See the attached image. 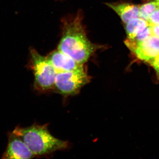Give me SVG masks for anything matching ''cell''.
Masks as SVG:
<instances>
[{
    "instance_id": "2",
    "label": "cell",
    "mask_w": 159,
    "mask_h": 159,
    "mask_svg": "<svg viewBox=\"0 0 159 159\" xmlns=\"http://www.w3.org/2000/svg\"><path fill=\"white\" fill-rule=\"evenodd\" d=\"M12 133L24 141L34 156L48 154L67 147V142L52 136L46 125L34 124L26 128L18 126Z\"/></svg>"
},
{
    "instance_id": "10",
    "label": "cell",
    "mask_w": 159,
    "mask_h": 159,
    "mask_svg": "<svg viewBox=\"0 0 159 159\" xmlns=\"http://www.w3.org/2000/svg\"><path fill=\"white\" fill-rule=\"evenodd\" d=\"M159 7V4L156 1H150L139 7V17L148 21L151 15Z\"/></svg>"
},
{
    "instance_id": "7",
    "label": "cell",
    "mask_w": 159,
    "mask_h": 159,
    "mask_svg": "<svg viewBox=\"0 0 159 159\" xmlns=\"http://www.w3.org/2000/svg\"><path fill=\"white\" fill-rule=\"evenodd\" d=\"M47 57L57 73L84 70L83 65L78 63L72 57L58 50L53 51Z\"/></svg>"
},
{
    "instance_id": "14",
    "label": "cell",
    "mask_w": 159,
    "mask_h": 159,
    "mask_svg": "<svg viewBox=\"0 0 159 159\" xmlns=\"http://www.w3.org/2000/svg\"><path fill=\"white\" fill-rule=\"evenodd\" d=\"M153 1H156V2H157L158 3V4H159V0H153Z\"/></svg>"
},
{
    "instance_id": "6",
    "label": "cell",
    "mask_w": 159,
    "mask_h": 159,
    "mask_svg": "<svg viewBox=\"0 0 159 159\" xmlns=\"http://www.w3.org/2000/svg\"><path fill=\"white\" fill-rule=\"evenodd\" d=\"M133 53L138 59L148 63L159 55V38L151 35L139 43Z\"/></svg>"
},
{
    "instance_id": "1",
    "label": "cell",
    "mask_w": 159,
    "mask_h": 159,
    "mask_svg": "<svg viewBox=\"0 0 159 159\" xmlns=\"http://www.w3.org/2000/svg\"><path fill=\"white\" fill-rule=\"evenodd\" d=\"M96 47L87 37L79 15L66 22L58 47L59 51L83 65L94 53Z\"/></svg>"
},
{
    "instance_id": "4",
    "label": "cell",
    "mask_w": 159,
    "mask_h": 159,
    "mask_svg": "<svg viewBox=\"0 0 159 159\" xmlns=\"http://www.w3.org/2000/svg\"><path fill=\"white\" fill-rule=\"evenodd\" d=\"M90 78L84 70L57 72L54 87L64 95H74L88 83Z\"/></svg>"
},
{
    "instance_id": "13",
    "label": "cell",
    "mask_w": 159,
    "mask_h": 159,
    "mask_svg": "<svg viewBox=\"0 0 159 159\" xmlns=\"http://www.w3.org/2000/svg\"><path fill=\"white\" fill-rule=\"evenodd\" d=\"M151 30L152 35L159 38V25L151 26Z\"/></svg>"
},
{
    "instance_id": "12",
    "label": "cell",
    "mask_w": 159,
    "mask_h": 159,
    "mask_svg": "<svg viewBox=\"0 0 159 159\" xmlns=\"http://www.w3.org/2000/svg\"><path fill=\"white\" fill-rule=\"evenodd\" d=\"M155 70L157 79L159 80V55L148 63Z\"/></svg>"
},
{
    "instance_id": "8",
    "label": "cell",
    "mask_w": 159,
    "mask_h": 159,
    "mask_svg": "<svg viewBox=\"0 0 159 159\" xmlns=\"http://www.w3.org/2000/svg\"><path fill=\"white\" fill-rule=\"evenodd\" d=\"M125 24L134 19L139 18V6L128 3H107Z\"/></svg>"
},
{
    "instance_id": "5",
    "label": "cell",
    "mask_w": 159,
    "mask_h": 159,
    "mask_svg": "<svg viewBox=\"0 0 159 159\" xmlns=\"http://www.w3.org/2000/svg\"><path fill=\"white\" fill-rule=\"evenodd\" d=\"M35 156L19 137L11 133L9 135L8 144L2 155L3 159H31Z\"/></svg>"
},
{
    "instance_id": "11",
    "label": "cell",
    "mask_w": 159,
    "mask_h": 159,
    "mask_svg": "<svg viewBox=\"0 0 159 159\" xmlns=\"http://www.w3.org/2000/svg\"><path fill=\"white\" fill-rule=\"evenodd\" d=\"M148 23L151 26L159 25V7L151 15Z\"/></svg>"
},
{
    "instance_id": "9",
    "label": "cell",
    "mask_w": 159,
    "mask_h": 159,
    "mask_svg": "<svg viewBox=\"0 0 159 159\" xmlns=\"http://www.w3.org/2000/svg\"><path fill=\"white\" fill-rule=\"evenodd\" d=\"M125 30L127 39H133L149 26V24L141 18H137L126 23Z\"/></svg>"
},
{
    "instance_id": "3",
    "label": "cell",
    "mask_w": 159,
    "mask_h": 159,
    "mask_svg": "<svg viewBox=\"0 0 159 159\" xmlns=\"http://www.w3.org/2000/svg\"><path fill=\"white\" fill-rule=\"evenodd\" d=\"M31 67L34 71V87L39 91L48 90L54 86L57 71L47 57L34 49L31 52Z\"/></svg>"
}]
</instances>
